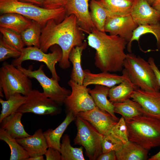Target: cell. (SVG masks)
<instances>
[{
	"label": "cell",
	"instance_id": "cell-24",
	"mask_svg": "<svg viewBox=\"0 0 160 160\" xmlns=\"http://www.w3.org/2000/svg\"><path fill=\"white\" fill-rule=\"evenodd\" d=\"M76 117L71 112L67 113L63 121L54 129H49L44 132L48 148L52 147L60 151V140L64 132L69 124L75 120Z\"/></svg>",
	"mask_w": 160,
	"mask_h": 160
},
{
	"label": "cell",
	"instance_id": "cell-43",
	"mask_svg": "<svg viewBox=\"0 0 160 160\" xmlns=\"http://www.w3.org/2000/svg\"><path fill=\"white\" fill-rule=\"evenodd\" d=\"M151 6L157 10L160 11V0H155Z\"/></svg>",
	"mask_w": 160,
	"mask_h": 160
},
{
	"label": "cell",
	"instance_id": "cell-20",
	"mask_svg": "<svg viewBox=\"0 0 160 160\" xmlns=\"http://www.w3.org/2000/svg\"><path fill=\"white\" fill-rule=\"evenodd\" d=\"M110 87L99 85H95L89 92L92 97L96 106L102 110L111 114L117 121L119 119L115 115L114 106L107 98Z\"/></svg>",
	"mask_w": 160,
	"mask_h": 160
},
{
	"label": "cell",
	"instance_id": "cell-31",
	"mask_svg": "<svg viewBox=\"0 0 160 160\" xmlns=\"http://www.w3.org/2000/svg\"><path fill=\"white\" fill-rule=\"evenodd\" d=\"M83 149V146L73 147L68 135L65 134L62 137L60 150L62 160H85Z\"/></svg>",
	"mask_w": 160,
	"mask_h": 160
},
{
	"label": "cell",
	"instance_id": "cell-4",
	"mask_svg": "<svg viewBox=\"0 0 160 160\" xmlns=\"http://www.w3.org/2000/svg\"><path fill=\"white\" fill-rule=\"evenodd\" d=\"M0 12L1 14L10 12L20 14L38 22L42 27L49 20L53 19L59 23L65 17L64 7L48 9L17 0H0Z\"/></svg>",
	"mask_w": 160,
	"mask_h": 160
},
{
	"label": "cell",
	"instance_id": "cell-26",
	"mask_svg": "<svg viewBox=\"0 0 160 160\" xmlns=\"http://www.w3.org/2000/svg\"><path fill=\"white\" fill-rule=\"evenodd\" d=\"M106 10L108 16L130 15L135 0H97Z\"/></svg>",
	"mask_w": 160,
	"mask_h": 160
},
{
	"label": "cell",
	"instance_id": "cell-15",
	"mask_svg": "<svg viewBox=\"0 0 160 160\" xmlns=\"http://www.w3.org/2000/svg\"><path fill=\"white\" fill-rule=\"evenodd\" d=\"M78 115L88 121L103 135L110 134L112 128L118 121L109 113L97 106L90 110L81 112Z\"/></svg>",
	"mask_w": 160,
	"mask_h": 160
},
{
	"label": "cell",
	"instance_id": "cell-40",
	"mask_svg": "<svg viewBox=\"0 0 160 160\" xmlns=\"http://www.w3.org/2000/svg\"><path fill=\"white\" fill-rule=\"evenodd\" d=\"M97 160H116V152L111 151L105 153H102L97 158Z\"/></svg>",
	"mask_w": 160,
	"mask_h": 160
},
{
	"label": "cell",
	"instance_id": "cell-46",
	"mask_svg": "<svg viewBox=\"0 0 160 160\" xmlns=\"http://www.w3.org/2000/svg\"><path fill=\"white\" fill-rule=\"evenodd\" d=\"M150 5L152 6L155 0H145Z\"/></svg>",
	"mask_w": 160,
	"mask_h": 160
},
{
	"label": "cell",
	"instance_id": "cell-5",
	"mask_svg": "<svg viewBox=\"0 0 160 160\" xmlns=\"http://www.w3.org/2000/svg\"><path fill=\"white\" fill-rule=\"evenodd\" d=\"M123 68L130 80L138 88L148 91H159L160 86L148 61L133 53H127Z\"/></svg>",
	"mask_w": 160,
	"mask_h": 160
},
{
	"label": "cell",
	"instance_id": "cell-7",
	"mask_svg": "<svg viewBox=\"0 0 160 160\" xmlns=\"http://www.w3.org/2000/svg\"><path fill=\"white\" fill-rule=\"evenodd\" d=\"M75 121L77 133L74 140V144L82 145L84 148L86 155L89 160H97L102 153L103 135L78 115Z\"/></svg>",
	"mask_w": 160,
	"mask_h": 160
},
{
	"label": "cell",
	"instance_id": "cell-16",
	"mask_svg": "<svg viewBox=\"0 0 160 160\" xmlns=\"http://www.w3.org/2000/svg\"><path fill=\"white\" fill-rule=\"evenodd\" d=\"M130 14L138 26L160 23V11L145 0H135Z\"/></svg>",
	"mask_w": 160,
	"mask_h": 160
},
{
	"label": "cell",
	"instance_id": "cell-19",
	"mask_svg": "<svg viewBox=\"0 0 160 160\" xmlns=\"http://www.w3.org/2000/svg\"><path fill=\"white\" fill-rule=\"evenodd\" d=\"M23 114L17 111L5 117L0 122V129L6 131L16 139L30 136L25 131L21 121Z\"/></svg>",
	"mask_w": 160,
	"mask_h": 160
},
{
	"label": "cell",
	"instance_id": "cell-2",
	"mask_svg": "<svg viewBox=\"0 0 160 160\" xmlns=\"http://www.w3.org/2000/svg\"><path fill=\"white\" fill-rule=\"evenodd\" d=\"M89 46L96 50L95 66L102 72L122 71L128 42L119 36L108 35L94 28L87 38Z\"/></svg>",
	"mask_w": 160,
	"mask_h": 160
},
{
	"label": "cell",
	"instance_id": "cell-1",
	"mask_svg": "<svg viewBox=\"0 0 160 160\" xmlns=\"http://www.w3.org/2000/svg\"><path fill=\"white\" fill-rule=\"evenodd\" d=\"M84 33L74 15L66 17L59 23L53 19L49 20L42 28L39 48L46 53L52 46L58 45L63 54L59 66L62 69H66L71 65L69 55L71 50L73 47L81 45L84 41Z\"/></svg>",
	"mask_w": 160,
	"mask_h": 160
},
{
	"label": "cell",
	"instance_id": "cell-11",
	"mask_svg": "<svg viewBox=\"0 0 160 160\" xmlns=\"http://www.w3.org/2000/svg\"><path fill=\"white\" fill-rule=\"evenodd\" d=\"M68 84L71 91L64 102L67 113L71 112L76 117L79 112L90 110L96 106L89 92L90 88L71 79Z\"/></svg>",
	"mask_w": 160,
	"mask_h": 160
},
{
	"label": "cell",
	"instance_id": "cell-12",
	"mask_svg": "<svg viewBox=\"0 0 160 160\" xmlns=\"http://www.w3.org/2000/svg\"><path fill=\"white\" fill-rule=\"evenodd\" d=\"M89 0H65V17L76 16L78 24L83 32L89 34L95 28L91 19L89 7Z\"/></svg>",
	"mask_w": 160,
	"mask_h": 160
},
{
	"label": "cell",
	"instance_id": "cell-36",
	"mask_svg": "<svg viewBox=\"0 0 160 160\" xmlns=\"http://www.w3.org/2000/svg\"><path fill=\"white\" fill-rule=\"evenodd\" d=\"M110 134L121 141L124 144L129 140L127 127L124 117L122 116L114 125Z\"/></svg>",
	"mask_w": 160,
	"mask_h": 160
},
{
	"label": "cell",
	"instance_id": "cell-38",
	"mask_svg": "<svg viewBox=\"0 0 160 160\" xmlns=\"http://www.w3.org/2000/svg\"><path fill=\"white\" fill-rule=\"evenodd\" d=\"M65 0H44L43 7L48 9H55L64 7Z\"/></svg>",
	"mask_w": 160,
	"mask_h": 160
},
{
	"label": "cell",
	"instance_id": "cell-29",
	"mask_svg": "<svg viewBox=\"0 0 160 160\" xmlns=\"http://www.w3.org/2000/svg\"><path fill=\"white\" fill-rule=\"evenodd\" d=\"M147 33H151L155 37L157 48L160 49V23L153 24H145L138 25L134 31L130 41L127 45V48L129 53L132 52V42L136 40L138 42L142 35Z\"/></svg>",
	"mask_w": 160,
	"mask_h": 160
},
{
	"label": "cell",
	"instance_id": "cell-9",
	"mask_svg": "<svg viewBox=\"0 0 160 160\" xmlns=\"http://www.w3.org/2000/svg\"><path fill=\"white\" fill-rule=\"evenodd\" d=\"M58 104L46 96L43 92L33 89L17 111L23 114L31 113L39 115L54 116L61 112V108Z\"/></svg>",
	"mask_w": 160,
	"mask_h": 160
},
{
	"label": "cell",
	"instance_id": "cell-14",
	"mask_svg": "<svg viewBox=\"0 0 160 160\" xmlns=\"http://www.w3.org/2000/svg\"><path fill=\"white\" fill-rule=\"evenodd\" d=\"M131 98L140 104L145 115L160 120V91H148L138 88Z\"/></svg>",
	"mask_w": 160,
	"mask_h": 160
},
{
	"label": "cell",
	"instance_id": "cell-22",
	"mask_svg": "<svg viewBox=\"0 0 160 160\" xmlns=\"http://www.w3.org/2000/svg\"><path fill=\"white\" fill-rule=\"evenodd\" d=\"M147 150L135 142L129 140L116 152L117 160H146L148 159Z\"/></svg>",
	"mask_w": 160,
	"mask_h": 160
},
{
	"label": "cell",
	"instance_id": "cell-13",
	"mask_svg": "<svg viewBox=\"0 0 160 160\" xmlns=\"http://www.w3.org/2000/svg\"><path fill=\"white\" fill-rule=\"evenodd\" d=\"M138 26L130 14L120 16H107L104 31L111 35L119 36L128 42L132 38L134 31Z\"/></svg>",
	"mask_w": 160,
	"mask_h": 160
},
{
	"label": "cell",
	"instance_id": "cell-23",
	"mask_svg": "<svg viewBox=\"0 0 160 160\" xmlns=\"http://www.w3.org/2000/svg\"><path fill=\"white\" fill-rule=\"evenodd\" d=\"M126 73L124 80L118 85L113 86L110 89L109 100L113 103H121L130 99L134 91L139 88L132 82Z\"/></svg>",
	"mask_w": 160,
	"mask_h": 160
},
{
	"label": "cell",
	"instance_id": "cell-34",
	"mask_svg": "<svg viewBox=\"0 0 160 160\" xmlns=\"http://www.w3.org/2000/svg\"><path fill=\"white\" fill-rule=\"evenodd\" d=\"M0 31L5 41L9 45L21 52L25 46L21 35L10 29L0 27Z\"/></svg>",
	"mask_w": 160,
	"mask_h": 160
},
{
	"label": "cell",
	"instance_id": "cell-18",
	"mask_svg": "<svg viewBox=\"0 0 160 160\" xmlns=\"http://www.w3.org/2000/svg\"><path fill=\"white\" fill-rule=\"evenodd\" d=\"M16 140L28 153L30 157L43 155L48 148L44 132L40 128L32 135L17 139Z\"/></svg>",
	"mask_w": 160,
	"mask_h": 160
},
{
	"label": "cell",
	"instance_id": "cell-3",
	"mask_svg": "<svg viewBox=\"0 0 160 160\" xmlns=\"http://www.w3.org/2000/svg\"><path fill=\"white\" fill-rule=\"evenodd\" d=\"M129 140L149 150L160 147V120L142 115L125 119Z\"/></svg>",
	"mask_w": 160,
	"mask_h": 160
},
{
	"label": "cell",
	"instance_id": "cell-44",
	"mask_svg": "<svg viewBox=\"0 0 160 160\" xmlns=\"http://www.w3.org/2000/svg\"><path fill=\"white\" fill-rule=\"evenodd\" d=\"M43 155L36 156L30 157L27 160H44Z\"/></svg>",
	"mask_w": 160,
	"mask_h": 160
},
{
	"label": "cell",
	"instance_id": "cell-33",
	"mask_svg": "<svg viewBox=\"0 0 160 160\" xmlns=\"http://www.w3.org/2000/svg\"><path fill=\"white\" fill-rule=\"evenodd\" d=\"M89 7L91 19L95 28L105 32V24L108 16L106 10L97 0H90Z\"/></svg>",
	"mask_w": 160,
	"mask_h": 160
},
{
	"label": "cell",
	"instance_id": "cell-21",
	"mask_svg": "<svg viewBox=\"0 0 160 160\" xmlns=\"http://www.w3.org/2000/svg\"><path fill=\"white\" fill-rule=\"evenodd\" d=\"M32 20L20 14L10 12L0 16V26L12 30L19 34L28 27Z\"/></svg>",
	"mask_w": 160,
	"mask_h": 160
},
{
	"label": "cell",
	"instance_id": "cell-28",
	"mask_svg": "<svg viewBox=\"0 0 160 160\" xmlns=\"http://www.w3.org/2000/svg\"><path fill=\"white\" fill-rule=\"evenodd\" d=\"M0 139L5 142L11 150L10 160H27L30 157L28 153L6 131L0 129Z\"/></svg>",
	"mask_w": 160,
	"mask_h": 160
},
{
	"label": "cell",
	"instance_id": "cell-17",
	"mask_svg": "<svg viewBox=\"0 0 160 160\" xmlns=\"http://www.w3.org/2000/svg\"><path fill=\"white\" fill-rule=\"evenodd\" d=\"M84 72L83 85L86 87L94 84L103 85L111 88L120 83L125 79L127 75L124 68L122 71V75L111 73L108 72L93 73L88 69L84 70Z\"/></svg>",
	"mask_w": 160,
	"mask_h": 160
},
{
	"label": "cell",
	"instance_id": "cell-32",
	"mask_svg": "<svg viewBox=\"0 0 160 160\" xmlns=\"http://www.w3.org/2000/svg\"><path fill=\"white\" fill-rule=\"evenodd\" d=\"M42 27L38 22L32 20L31 25L20 34L25 46L39 48L40 40Z\"/></svg>",
	"mask_w": 160,
	"mask_h": 160
},
{
	"label": "cell",
	"instance_id": "cell-37",
	"mask_svg": "<svg viewBox=\"0 0 160 160\" xmlns=\"http://www.w3.org/2000/svg\"><path fill=\"white\" fill-rule=\"evenodd\" d=\"M21 52L8 44L2 36L0 39V62H2L10 57L15 59L19 57Z\"/></svg>",
	"mask_w": 160,
	"mask_h": 160
},
{
	"label": "cell",
	"instance_id": "cell-35",
	"mask_svg": "<svg viewBox=\"0 0 160 160\" xmlns=\"http://www.w3.org/2000/svg\"><path fill=\"white\" fill-rule=\"evenodd\" d=\"M124 143L110 133L103 135L102 141V153L111 151L117 152L122 147Z\"/></svg>",
	"mask_w": 160,
	"mask_h": 160
},
{
	"label": "cell",
	"instance_id": "cell-45",
	"mask_svg": "<svg viewBox=\"0 0 160 160\" xmlns=\"http://www.w3.org/2000/svg\"><path fill=\"white\" fill-rule=\"evenodd\" d=\"M148 160H160V151L157 153L152 156Z\"/></svg>",
	"mask_w": 160,
	"mask_h": 160
},
{
	"label": "cell",
	"instance_id": "cell-25",
	"mask_svg": "<svg viewBox=\"0 0 160 160\" xmlns=\"http://www.w3.org/2000/svg\"><path fill=\"white\" fill-rule=\"evenodd\" d=\"M87 43L84 41L80 46L73 47L69 55V60L73 65L71 79L79 84H83L84 74L81 65V57L83 50L87 47Z\"/></svg>",
	"mask_w": 160,
	"mask_h": 160
},
{
	"label": "cell",
	"instance_id": "cell-30",
	"mask_svg": "<svg viewBox=\"0 0 160 160\" xmlns=\"http://www.w3.org/2000/svg\"><path fill=\"white\" fill-rule=\"evenodd\" d=\"M27 98V96L18 93L12 95L6 100L0 98L2 109L0 114V122L5 117L16 112L25 102Z\"/></svg>",
	"mask_w": 160,
	"mask_h": 160
},
{
	"label": "cell",
	"instance_id": "cell-6",
	"mask_svg": "<svg viewBox=\"0 0 160 160\" xmlns=\"http://www.w3.org/2000/svg\"><path fill=\"white\" fill-rule=\"evenodd\" d=\"M29 78L12 64L4 62L0 68V88L6 100L16 93L28 96L32 90Z\"/></svg>",
	"mask_w": 160,
	"mask_h": 160
},
{
	"label": "cell",
	"instance_id": "cell-10",
	"mask_svg": "<svg viewBox=\"0 0 160 160\" xmlns=\"http://www.w3.org/2000/svg\"><path fill=\"white\" fill-rule=\"evenodd\" d=\"M20 56L13 60L12 64L15 67L21 65L26 60H31L42 62L45 63L50 71L52 77L59 81L60 78L57 74L55 64L59 62L62 57V50L55 49L51 53L47 54L39 48L35 47H24L21 51Z\"/></svg>",
	"mask_w": 160,
	"mask_h": 160
},
{
	"label": "cell",
	"instance_id": "cell-27",
	"mask_svg": "<svg viewBox=\"0 0 160 160\" xmlns=\"http://www.w3.org/2000/svg\"><path fill=\"white\" fill-rule=\"evenodd\" d=\"M113 104L115 113L121 115L124 119L145 115L143 110L140 104L133 100L129 99L122 102Z\"/></svg>",
	"mask_w": 160,
	"mask_h": 160
},
{
	"label": "cell",
	"instance_id": "cell-39",
	"mask_svg": "<svg viewBox=\"0 0 160 160\" xmlns=\"http://www.w3.org/2000/svg\"><path fill=\"white\" fill-rule=\"evenodd\" d=\"M44 155L46 160H62L60 151L52 147H48Z\"/></svg>",
	"mask_w": 160,
	"mask_h": 160
},
{
	"label": "cell",
	"instance_id": "cell-8",
	"mask_svg": "<svg viewBox=\"0 0 160 160\" xmlns=\"http://www.w3.org/2000/svg\"><path fill=\"white\" fill-rule=\"evenodd\" d=\"M44 66L42 64L38 69L34 70H33L32 65L29 66L28 69L24 68L22 65H18L17 68L29 78L36 79L42 87L43 92L46 96L58 104L64 103L71 91L60 86L57 80L48 77L43 70Z\"/></svg>",
	"mask_w": 160,
	"mask_h": 160
},
{
	"label": "cell",
	"instance_id": "cell-41",
	"mask_svg": "<svg viewBox=\"0 0 160 160\" xmlns=\"http://www.w3.org/2000/svg\"><path fill=\"white\" fill-rule=\"evenodd\" d=\"M148 61L153 69L155 74L157 81L160 86V71L156 65L154 59L153 57H149Z\"/></svg>",
	"mask_w": 160,
	"mask_h": 160
},
{
	"label": "cell",
	"instance_id": "cell-42",
	"mask_svg": "<svg viewBox=\"0 0 160 160\" xmlns=\"http://www.w3.org/2000/svg\"><path fill=\"white\" fill-rule=\"evenodd\" d=\"M18 1L32 4L40 7H43L44 0H17Z\"/></svg>",
	"mask_w": 160,
	"mask_h": 160
}]
</instances>
